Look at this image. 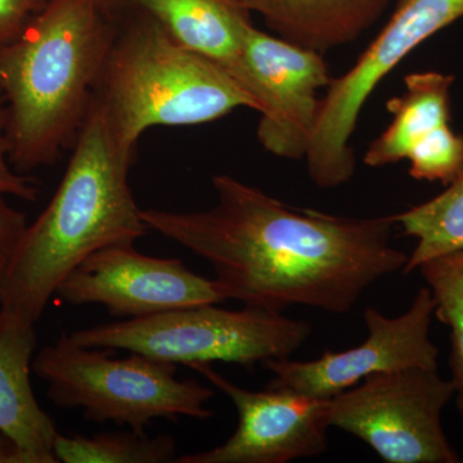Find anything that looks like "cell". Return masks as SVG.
Here are the masks:
<instances>
[{
	"instance_id": "cell-20",
	"label": "cell",
	"mask_w": 463,
	"mask_h": 463,
	"mask_svg": "<svg viewBox=\"0 0 463 463\" xmlns=\"http://www.w3.org/2000/svg\"><path fill=\"white\" fill-rule=\"evenodd\" d=\"M410 175L417 181L449 185L463 176V134L450 125L441 127L423 139L407 156Z\"/></svg>"
},
{
	"instance_id": "cell-5",
	"label": "cell",
	"mask_w": 463,
	"mask_h": 463,
	"mask_svg": "<svg viewBox=\"0 0 463 463\" xmlns=\"http://www.w3.org/2000/svg\"><path fill=\"white\" fill-rule=\"evenodd\" d=\"M109 352L79 345L62 334L33 356V371L47 383L52 403L81 410L88 421L146 434L154 420L213 416L206 404L214 392L197 380L176 379L178 364L133 352L115 359Z\"/></svg>"
},
{
	"instance_id": "cell-7",
	"label": "cell",
	"mask_w": 463,
	"mask_h": 463,
	"mask_svg": "<svg viewBox=\"0 0 463 463\" xmlns=\"http://www.w3.org/2000/svg\"><path fill=\"white\" fill-rule=\"evenodd\" d=\"M463 18V0H398L397 8L354 66L332 78L319 105L306 158L317 187L336 188L352 179L350 146L359 116L377 85L420 44Z\"/></svg>"
},
{
	"instance_id": "cell-9",
	"label": "cell",
	"mask_w": 463,
	"mask_h": 463,
	"mask_svg": "<svg viewBox=\"0 0 463 463\" xmlns=\"http://www.w3.org/2000/svg\"><path fill=\"white\" fill-rule=\"evenodd\" d=\"M70 306H102L121 319L145 318L182 307L219 304L232 298L218 279L188 269L179 259L141 254L134 243L93 252L58 286Z\"/></svg>"
},
{
	"instance_id": "cell-12",
	"label": "cell",
	"mask_w": 463,
	"mask_h": 463,
	"mask_svg": "<svg viewBox=\"0 0 463 463\" xmlns=\"http://www.w3.org/2000/svg\"><path fill=\"white\" fill-rule=\"evenodd\" d=\"M190 367L231 399L239 425L222 446L176 457L175 463H286L327 450L330 399L269 386L251 392L216 373L212 364Z\"/></svg>"
},
{
	"instance_id": "cell-8",
	"label": "cell",
	"mask_w": 463,
	"mask_h": 463,
	"mask_svg": "<svg viewBox=\"0 0 463 463\" xmlns=\"http://www.w3.org/2000/svg\"><path fill=\"white\" fill-rule=\"evenodd\" d=\"M453 395L452 383L438 368L374 373L330 398L328 421L388 463H458L441 425Z\"/></svg>"
},
{
	"instance_id": "cell-10",
	"label": "cell",
	"mask_w": 463,
	"mask_h": 463,
	"mask_svg": "<svg viewBox=\"0 0 463 463\" xmlns=\"http://www.w3.org/2000/svg\"><path fill=\"white\" fill-rule=\"evenodd\" d=\"M260 114L258 141L288 160L306 158L322 97L332 80L323 54L252 26L236 76Z\"/></svg>"
},
{
	"instance_id": "cell-15",
	"label": "cell",
	"mask_w": 463,
	"mask_h": 463,
	"mask_svg": "<svg viewBox=\"0 0 463 463\" xmlns=\"http://www.w3.org/2000/svg\"><path fill=\"white\" fill-rule=\"evenodd\" d=\"M283 41L325 54L354 42L390 0H240Z\"/></svg>"
},
{
	"instance_id": "cell-22",
	"label": "cell",
	"mask_w": 463,
	"mask_h": 463,
	"mask_svg": "<svg viewBox=\"0 0 463 463\" xmlns=\"http://www.w3.org/2000/svg\"><path fill=\"white\" fill-rule=\"evenodd\" d=\"M5 199L0 196V301L9 267L27 227L25 214L9 205Z\"/></svg>"
},
{
	"instance_id": "cell-17",
	"label": "cell",
	"mask_w": 463,
	"mask_h": 463,
	"mask_svg": "<svg viewBox=\"0 0 463 463\" xmlns=\"http://www.w3.org/2000/svg\"><path fill=\"white\" fill-rule=\"evenodd\" d=\"M394 216L404 236L416 239L403 273L419 269L431 259L463 250V176L434 199Z\"/></svg>"
},
{
	"instance_id": "cell-1",
	"label": "cell",
	"mask_w": 463,
	"mask_h": 463,
	"mask_svg": "<svg viewBox=\"0 0 463 463\" xmlns=\"http://www.w3.org/2000/svg\"><path fill=\"white\" fill-rule=\"evenodd\" d=\"M215 206L203 212L142 210L149 230L205 259L215 279L245 307H289L345 315L373 283L403 272L392 245L394 216L344 218L295 209L221 174Z\"/></svg>"
},
{
	"instance_id": "cell-24",
	"label": "cell",
	"mask_w": 463,
	"mask_h": 463,
	"mask_svg": "<svg viewBox=\"0 0 463 463\" xmlns=\"http://www.w3.org/2000/svg\"><path fill=\"white\" fill-rule=\"evenodd\" d=\"M0 463H27L20 447L0 431Z\"/></svg>"
},
{
	"instance_id": "cell-4",
	"label": "cell",
	"mask_w": 463,
	"mask_h": 463,
	"mask_svg": "<svg viewBox=\"0 0 463 463\" xmlns=\"http://www.w3.org/2000/svg\"><path fill=\"white\" fill-rule=\"evenodd\" d=\"M94 97L116 141L132 155L149 128L209 123L240 108L257 111L224 67L183 47L142 11L118 27Z\"/></svg>"
},
{
	"instance_id": "cell-2",
	"label": "cell",
	"mask_w": 463,
	"mask_h": 463,
	"mask_svg": "<svg viewBox=\"0 0 463 463\" xmlns=\"http://www.w3.org/2000/svg\"><path fill=\"white\" fill-rule=\"evenodd\" d=\"M72 147L53 199L27 224L3 286L0 310L30 325L84 259L149 231L128 181L136 155L116 141L94 94Z\"/></svg>"
},
{
	"instance_id": "cell-13",
	"label": "cell",
	"mask_w": 463,
	"mask_h": 463,
	"mask_svg": "<svg viewBox=\"0 0 463 463\" xmlns=\"http://www.w3.org/2000/svg\"><path fill=\"white\" fill-rule=\"evenodd\" d=\"M33 326L0 310V431L20 447L27 463H57L56 423L36 401L30 380Z\"/></svg>"
},
{
	"instance_id": "cell-19",
	"label": "cell",
	"mask_w": 463,
	"mask_h": 463,
	"mask_svg": "<svg viewBox=\"0 0 463 463\" xmlns=\"http://www.w3.org/2000/svg\"><path fill=\"white\" fill-rule=\"evenodd\" d=\"M419 270L435 298V316L450 331V383L463 417V250L431 259Z\"/></svg>"
},
{
	"instance_id": "cell-23",
	"label": "cell",
	"mask_w": 463,
	"mask_h": 463,
	"mask_svg": "<svg viewBox=\"0 0 463 463\" xmlns=\"http://www.w3.org/2000/svg\"><path fill=\"white\" fill-rule=\"evenodd\" d=\"M47 0H0V48L16 39Z\"/></svg>"
},
{
	"instance_id": "cell-11",
	"label": "cell",
	"mask_w": 463,
	"mask_h": 463,
	"mask_svg": "<svg viewBox=\"0 0 463 463\" xmlns=\"http://www.w3.org/2000/svg\"><path fill=\"white\" fill-rule=\"evenodd\" d=\"M434 315L435 298L428 286L420 288L403 315L390 318L367 307L364 313L368 331L364 343L345 352H326L316 361L269 359L263 364L273 374L268 386L330 399L371 374L405 368L437 370L439 350L430 340Z\"/></svg>"
},
{
	"instance_id": "cell-6",
	"label": "cell",
	"mask_w": 463,
	"mask_h": 463,
	"mask_svg": "<svg viewBox=\"0 0 463 463\" xmlns=\"http://www.w3.org/2000/svg\"><path fill=\"white\" fill-rule=\"evenodd\" d=\"M309 322L260 307H182L145 318L121 319L70 334L79 345L121 349L190 365L225 362L251 367L288 358L310 337Z\"/></svg>"
},
{
	"instance_id": "cell-21",
	"label": "cell",
	"mask_w": 463,
	"mask_h": 463,
	"mask_svg": "<svg viewBox=\"0 0 463 463\" xmlns=\"http://www.w3.org/2000/svg\"><path fill=\"white\" fill-rule=\"evenodd\" d=\"M7 106L0 94V196H14L33 203L39 190L33 179L18 173L9 160Z\"/></svg>"
},
{
	"instance_id": "cell-16",
	"label": "cell",
	"mask_w": 463,
	"mask_h": 463,
	"mask_svg": "<svg viewBox=\"0 0 463 463\" xmlns=\"http://www.w3.org/2000/svg\"><path fill=\"white\" fill-rule=\"evenodd\" d=\"M405 91L386 103L392 123L364 155L365 165L383 167L407 160L423 139L450 121V88L455 76L438 71L405 76Z\"/></svg>"
},
{
	"instance_id": "cell-14",
	"label": "cell",
	"mask_w": 463,
	"mask_h": 463,
	"mask_svg": "<svg viewBox=\"0 0 463 463\" xmlns=\"http://www.w3.org/2000/svg\"><path fill=\"white\" fill-rule=\"evenodd\" d=\"M156 20L183 47L239 74L251 14L240 0H120ZM237 80V79H236Z\"/></svg>"
},
{
	"instance_id": "cell-25",
	"label": "cell",
	"mask_w": 463,
	"mask_h": 463,
	"mask_svg": "<svg viewBox=\"0 0 463 463\" xmlns=\"http://www.w3.org/2000/svg\"><path fill=\"white\" fill-rule=\"evenodd\" d=\"M108 2L111 3H120V0H108Z\"/></svg>"
},
{
	"instance_id": "cell-3",
	"label": "cell",
	"mask_w": 463,
	"mask_h": 463,
	"mask_svg": "<svg viewBox=\"0 0 463 463\" xmlns=\"http://www.w3.org/2000/svg\"><path fill=\"white\" fill-rule=\"evenodd\" d=\"M108 0H47L0 48L9 160L18 173L56 163L74 145L116 38Z\"/></svg>"
},
{
	"instance_id": "cell-18",
	"label": "cell",
	"mask_w": 463,
	"mask_h": 463,
	"mask_svg": "<svg viewBox=\"0 0 463 463\" xmlns=\"http://www.w3.org/2000/svg\"><path fill=\"white\" fill-rule=\"evenodd\" d=\"M54 456L62 463L175 462V439L169 434L148 437L138 432H100L91 437L58 434Z\"/></svg>"
}]
</instances>
